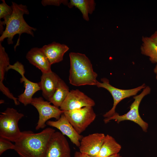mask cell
Wrapping results in <instances>:
<instances>
[{"instance_id":"obj_1","label":"cell","mask_w":157,"mask_h":157,"mask_svg":"<svg viewBox=\"0 0 157 157\" xmlns=\"http://www.w3.org/2000/svg\"><path fill=\"white\" fill-rule=\"evenodd\" d=\"M11 6L13 8L12 14L3 21H0V31L1 34L0 37V42L1 43L5 39L7 38L8 44H12L14 37L16 34H19V38L14 47L15 51L16 47L19 44L21 35L26 33L33 37V31H35L37 29L28 25L24 18V15L29 13L27 6L18 4L13 2H12Z\"/></svg>"},{"instance_id":"obj_2","label":"cell","mask_w":157,"mask_h":157,"mask_svg":"<svg viewBox=\"0 0 157 157\" xmlns=\"http://www.w3.org/2000/svg\"><path fill=\"white\" fill-rule=\"evenodd\" d=\"M55 132L51 128L37 133L31 131L22 132L15 142L14 150L20 157H44L50 138Z\"/></svg>"},{"instance_id":"obj_3","label":"cell","mask_w":157,"mask_h":157,"mask_svg":"<svg viewBox=\"0 0 157 157\" xmlns=\"http://www.w3.org/2000/svg\"><path fill=\"white\" fill-rule=\"evenodd\" d=\"M70 69L69 80L75 86L86 85H96L97 74L93 70L92 65L84 54L75 52L69 54Z\"/></svg>"},{"instance_id":"obj_4","label":"cell","mask_w":157,"mask_h":157,"mask_svg":"<svg viewBox=\"0 0 157 157\" xmlns=\"http://www.w3.org/2000/svg\"><path fill=\"white\" fill-rule=\"evenodd\" d=\"M24 116L13 108H8L0 115V137L15 142L21 135L18 122Z\"/></svg>"},{"instance_id":"obj_5","label":"cell","mask_w":157,"mask_h":157,"mask_svg":"<svg viewBox=\"0 0 157 157\" xmlns=\"http://www.w3.org/2000/svg\"><path fill=\"white\" fill-rule=\"evenodd\" d=\"M151 91L150 87L146 86L140 94L133 97L134 100L130 106L129 110L127 113L120 115L116 113L112 116L105 118L104 120V123H107L112 120H115L117 123L124 120H129L138 124L144 132H147L148 124L140 116L139 112V108L142 99L146 95L149 94Z\"/></svg>"},{"instance_id":"obj_6","label":"cell","mask_w":157,"mask_h":157,"mask_svg":"<svg viewBox=\"0 0 157 157\" xmlns=\"http://www.w3.org/2000/svg\"><path fill=\"white\" fill-rule=\"evenodd\" d=\"M63 114L77 132L80 134L95 120L96 115L93 107L87 106L70 111H64Z\"/></svg>"},{"instance_id":"obj_7","label":"cell","mask_w":157,"mask_h":157,"mask_svg":"<svg viewBox=\"0 0 157 157\" xmlns=\"http://www.w3.org/2000/svg\"><path fill=\"white\" fill-rule=\"evenodd\" d=\"M31 104L36 109L39 113V119L35 127L36 130L45 127L46 123L50 119H59L64 111L51 105L49 101H44L41 97L33 98Z\"/></svg>"},{"instance_id":"obj_8","label":"cell","mask_w":157,"mask_h":157,"mask_svg":"<svg viewBox=\"0 0 157 157\" xmlns=\"http://www.w3.org/2000/svg\"><path fill=\"white\" fill-rule=\"evenodd\" d=\"M101 81L102 82L98 81L96 85L98 88H103L108 90L112 95L113 99V105L112 108L103 115V117L105 118L110 117L115 113V109L116 106L122 100L135 95L139 91L146 86L145 84L144 83L135 88L123 90L112 86L110 84L109 80L106 78H102Z\"/></svg>"},{"instance_id":"obj_9","label":"cell","mask_w":157,"mask_h":157,"mask_svg":"<svg viewBox=\"0 0 157 157\" xmlns=\"http://www.w3.org/2000/svg\"><path fill=\"white\" fill-rule=\"evenodd\" d=\"M10 69L14 70L18 72L22 76L20 78V83L24 82L25 89L24 92L18 96V101L25 106L31 104L33 95L40 90L38 83L32 82L26 78L24 75L25 70L24 66L18 61L13 65L10 64L7 69V72Z\"/></svg>"},{"instance_id":"obj_10","label":"cell","mask_w":157,"mask_h":157,"mask_svg":"<svg viewBox=\"0 0 157 157\" xmlns=\"http://www.w3.org/2000/svg\"><path fill=\"white\" fill-rule=\"evenodd\" d=\"M44 157H71L69 144L61 132L55 131L52 135Z\"/></svg>"},{"instance_id":"obj_11","label":"cell","mask_w":157,"mask_h":157,"mask_svg":"<svg viewBox=\"0 0 157 157\" xmlns=\"http://www.w3.org/2000/svg\"><path fill=\"white\" fill-rule=\"evenodd\" d=\"M95 104L94 100L79 90H72L70 91L60 109L70 111L85 107H93Z\"/></svg>"},{"instance_id":"obj_12","label":"cell","mask_w":157,"mask_h":157,"mask_svg":"<svg viewBox=\"0 0 157 157\" xmlns=\"http://www.w3.org/2000/svg\"><path fill=\"white\" fill-rule=\"evenodd\" d=\"M105 135L103 133H95L83 137L79 147L82 154L97 156L104 140Z\"/></svg>"},{"instance_id":"obj_13","label":"cell","mask_w":157,"mask_h":157,"mask_svg":"<svg viewBox=\"0 0 157 157\" xmlns=\"http://www.w3.org/2000/svg\"><path fill=\"white\" fill-rule=\"evenodd\" d=\"M46 124L59 130L64 135L67 136L73 144L79 147L83 136L78 133L67 119L63 113L56 121L49 120Z\"/></svg>"},{"instance_id":"obj_14","label":"cell","mask_w":157,"mask_h":157,"mask_svg":"<svg viewBox=\"0 0 157 157\" xmlns=\"http://www.w3.org/2000/svg\"><path fill=\"white\" fill-rule=\"evenodd\" d=\"M61 79L52 71L42 73L40 81L38 83L40 90L42 91V96L47 101L54 93Z\"/></svg>"},{"instance_id":"obj_15","label":"cell","mask_w":157,"mask_h":157,"mask_svg":"<svg viewBox=\"0 0 157 157\" xmlns=\"http://www.w3.org/2000/svg\"><path fill=\"white\" fill-rule=\"evenodd\" d=\"M26 58L32 65L41 71L42 73L51 72V65L40 48L33 47L27 53Z\"/></svg>"},{"instance_id":"obj_16","label":"cell","mask_w":157,"mask_h":157,"mask_svg":"<svg viewBox=\"0 0 157 157\" xmlns=\"http://www.w3.org/2000/svg\"><path fill=\"white\" fill-rule=\"evenodd\" d=\"M40 48L51 65L63 60L64 54L69 49L66 45L55 42Z\"/></svg>"},{"instance_id":"obj_17","label":"cell","mask_w":157,"mask_h":157,"mask_svg":"<svg viewBox=\"0 0 157 157\" xmlns=\"http://www.w3.org/2000/svg\"><path fill=\"white\" fill-rule=\"evenodd\" d=\"M121 146L112 136L107 135L100 150L97 156L98 157H109L118 154Z\"/></svg>"},{"instance_id":"obj_18","label":"cell","mask_w":157,"mask_h":157,"mask_svg":"<svg viewBox=\"0 0 157 157\" xmlns=\"http://www.w3.org/2000/svg\"><path fill=\"white\" fill-rule=\"evenodd\" d=\"M95 3L93 0H70L67 5L69 8L75 6L81 12L83 18L89 20V14H92L95 8Z\"/></svg>"},{"instance_id":"obj_19","label":"cell","mask_w":157,"mask_h":157,"mask_svg":"<svg viewBox=\"0 0 157 157\" xmlns=\"http://www.w3.org/2000/svg\"><path fill=\"white\" fill-rule=\"evenodd\" d=\"M140 48L141 53L149 57L151 63H157V44L149 37L143 36Z\"/></svg>"},{"instance_id":"obj_20","label":"cell","mask_w":157,"mask_h":157,"mask_svg":"<svg viewBox=\"0 0 157 157\" xmlns=\"http://www.w3.org/2000/svg\"><path fill=\"white\" fill-rule=\"evenodd\" d=\"M69 92V87L64 81L61 79L56 91L48 101L59 108L63 103Z\"/></svg>"},{"instance_id":"obj_21","label":"cell","mask_w":157,"mask_h":157,"mask_svg":"<svg viewBox=\"0 0 157 157\" xmlns=\"http://www.w3.org/2000/svg\"><path fill=\"white\" fill-rule=\"evenodd\" d=\"M10 65L9 58L5 48L0 42V84L3 83L5 73Z\"/></svg>"},{"instance_id":"obj_22","label":"cell","mask_w":157,"mask_h":157,"mask_svg":"<svg viewBox=\"0 0 157 157\" xmlns=\"http://www.w3.org/2000/svg\"><path fill=\"white\" fill-rule=\"evenodd\" d=\"M1 1L2 3L0 4V19L4 20L12 14L13 8L12 6L8 5L4 0Z\"/></svg>"},{"instance_id":"obj_23","label":"cell","mask_w":157,"mask_h":157,"mask_svg":"<svg viewBox=\"0 0 157 157\" xmlns=\"http://www.w3.org/2000/svg\"><path fill=\"white\" fill-rule=\"evenodd\" d=\"M15 144L12 143L10 141L6 139L0 138V155L3 152L9 149H14Z\"/></svg>"},{"instance_id":"obj_24","label":"cell","mask_w":157,"mask_h":157,"mask_svg":"<svg viewBox=\"0 0 157 157\" xmlns=\"http://www.w3.org/2000/svg\"><path fill=\"white\" fill-rule=\"evenodd\" d=\"M68 2V1L66 0H42L41 1L43 6L47 5L59 6L62 3L67 5Z\"/></svg>"},{"instance_id":"obj_25","label":"cell","mask_w":157,"mask_h":157,"mask_svg":"<svg viewBox=\"0 0 157 157\" xmlns=\"http://www.w3.org/2000/svg\"><path fill=\"white\" fill-rule=\"evenodd\" d=\"M149 37L154 42L157 44V30L156 31Z\"/></svg>"},{"instance_id":"obj_26","label":"cell","mask_w":157,"mask_h":157,"mask_svg":"<svg viewBox=\"0 0 157 157\" xmlns=\"http://www.w3.org/2000/svg\"><path fill=\"white\" fill-rule=\"evenodd\" d=\"M74 157H83L82 154L80 151H76L74 155Z\"/></svg>"},{"instance_id":"obj_27","label":"cell","mask_w":157,"mask_h":157,"mask_svg":"<svg viewBox=\"0 0 157 157\" xmlns=\"http://www.w3.org/2000/svg\"><path fill=\"white\" fill-rule=\"evenodd\" d=\"M154 72L156 74V78L157 80V63H156V65L154 68Z\"/></svg>"},{"instance_id":"obj_28","label":"cell","mask_w":157,"mask_h":157,"mask_svg":"<svg viewBox=\"0 0 157 157\" xmlns=\"http://www.w3.org/2000/svg\"><path fill=\"white\" fill-rule=\"evenodd\" d=\"M109 157H122L119 154H115Z\"/></svg>"},{"instance_id":"obj_29","label":"cell","mask_w":157,"mask_h":157,"mask_svg":"<svg viewBox=\"0 0 157 157\" xmlns=\"http://www.w3.org/2000/svg\"><path fill=\"white\" fill-rule=\"evenodd\" d=\"M83 157H98L97 156H92L85 154H82Z\"/></svg>"},{"instance_id":"obj_30","label":"cell","mask_w":157,"mask_h":157,"mask_svg":"<svg viewBox=\"0 0 157 157\" xmlns=\"http://www.w3.org/2000/svg\"><path fill=\"white\" fill-rule=\"evenodd\" d=\"M4 101L3 100L1 99L0 100V104L3 103L4 102Z\"/></svg>"}]
</instances>
